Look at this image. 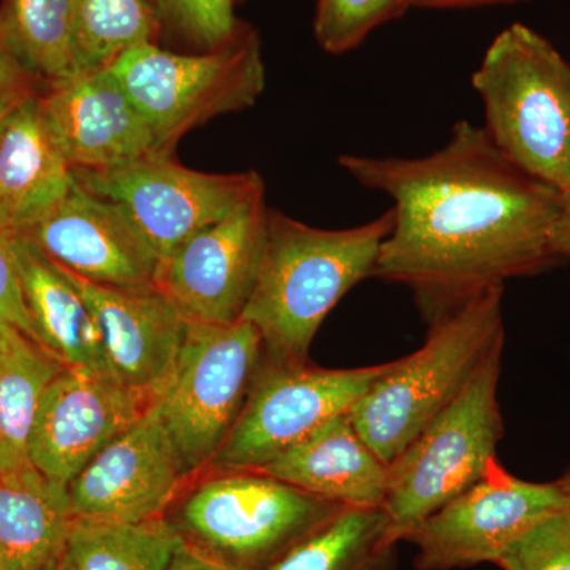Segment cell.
<instances>
[{
  "mask_svg": "<svg viewBox=\"0 0 570 570\" xmlns=\"http://www.w3.org/2000/svg\"><path fill=\"white\" fill-rule=\"evenodd\" d=\"M340 165L392 198L373 277L411 288L430 324L558 262L551 228L561 193L505 159L483 127L456 122L444 148L419 159L344 154Z\"/></svg>",
  "mask_w": 570,
  "mask_h": 570,
  "instance_id": "1",
  "label": "cell"
},
{
  "mask_svg": "<svg viewBox=\"0 0 570 570\" xmlns=\"http://www.w3.org/2000/svg\"><path fill=\"white\" fill-rule=\"evenodd\" d=\"M392 227V209L344 230L311 227L269 209L264 261L243 314L261 333L265 356L306 362L333 307L360 281L373 277Z\"/></svg>",
  "mask_w": 570,
  "mask_h": 570,
  "instance_id": "2",
  "label": "cell"
},
{
  "mask_svg": "<svg viewBox=\"0 0 570 570\" xmlns=\"http://www.w3.org/2000/svg\"><path fill=\"white\" fill-rule=\"evenodd\" d=\"M504 287L431 322L425 344L401 356L351 409L360 436L390 464L460 395L487 355L504 343Z\"/></svg>",
  "mask_w": 570,
  "mask_h": 570,
  "instance_id": "3",
  "label": "cell"
},
{
  "mask_svg": "<svg viewBox=\"0 0 570 570\" xmlns=\"http://www.w3.org/2000/svg\"><path fill=\"white\" fill-rule=\"evenodd\" d=\"M487 135L523 174L570 186V62L528 26L504 29L472 75Z\"/></svg>",
  "mask_w": 570,
  "mask_h": 570,
  "instance_id": "4",
  "label": "cell"
},
{
  "mask_svg": "<svg viewBox=\"0 0 570 570\" xmlns=\"http://www.w3.org/2000/svg\"><path fill=\"white\" fill-rule=\"evenodd\" d=\"M343 505L255 469H217L165 520L183 546L228 570H269Z\"/></svg>",
  "mask_w": 570,
  "mask_h": 570,
  "instance_id": "5",
  "label": "cell"
},
{
  "mask_svg": "<svg viewBox=\"0 0 570 570\" xmlns=\"http://www.w3.org/2000/svg\"><path fill=\"white\" fill-rule=\"evenodd\" d=\"M504 343L487 355L460 395L389 464L390 534L406 540L426 517L459 497L497 459L504 436L498 401Z\"/></svg>",
  "mask_w": 570,
  "mask_h": 570,
  "instance_id": "6",
  "label": "cell"
},
{
  "mask_svg": "<svg viewBox=\"0 0 570 570\" xmlns=\"http://www.w3.org/2000/svg\"><path fill=\"white\" fill-rule=\"evenodd\" d=\"M164 154L216 116L254 107L265 91L262 43L249 24L219 50L171 51L138 45L110 67Z\"/></svg>",
  "mask_w": 570,
  "mask_h": 570,
  "instance_id": "7",
  "label": "cell"
},
{
  "mask_svg": "<svg viewBox=\"0 0 570 570\" xmlns=\"http://www.w3.org/2000/svg\"><path fill=\"white\" fill-rule=\"evenodd\" d=\"M264 341L250 322H187L174 370L154 397L187 479L212 466L242 414Z\"/></svg>",
  "mask_w": 570,
  "mask_h": 570,
  "instance_id": "8",
  "label": "cell"
},
{
  "mask_svg": "<svg viewBox=\"0 0 570 570\" xmlns=\"http://www.w3.org/2000/svg\"><path fill=\"white\" fill-rule=\"evenodd\" d=\"M390 363L328 370L264 354L245 407L209 468L266 466L324 423L351 412Z\"/></svg>",
  "mask_w": 570,
  "mask_h": 570,
  "instance_id": "9",
  "label": "cell"
},
{
  "mask_svg": "<svg viewBox=\"0 0 570 570\" xmlns=\"http://www.w3.org/2000/svg\"><path fill=\"white\" fill-rule=\"evenodd\" d=\"M89 193L121 206L142 238L165 258L265 186L257 171L205 174L171 156H154L108 171L75 170Z\"/></svg>",
  "mask_w": 570,
  "mask_h": 570,
  "instance_id": "10",
  "label": "cell"
},
{
  "mask_svg": "<svg viewBox=\"0 0 570 570\" xmlns=\"http://www.w3.org/2000/svg\"><path fill=\"white\" fill-rule=\"evenodd\" d=\"M564 508L569 501L557 480L528 482L494 459L474 485L426 517L406 540L417 550V570L497 564L524 532Z\"/></svg>",
  "mask_w": 570,
  "mask_h": 570,
  "instance_id": "11",
  "label": "cell"
},
{
  "mask_svg": "<svg viewBox=\"0 0 570 570\" xmlns=\"http://www.w3.org/2000/svg\"><path fill=\"white\" fill-rule=\"evenodd\" d=\"M268 220L262 186L165 258L157 287L187 322L232 325L242 321L264 261Z\"/></svg>",
  "mask_w": 570,
  "mask_h": 570,
  "instance_id": "12",
  "label": "cell"
},
{
  "mask_svg": "<svg viewBox=\"0 0 570 570\" xmlns=\"http://www.w3.org/2000/svg\"><path fill=\"white\" fill-rule=\"evenodd\" d=\"M157 404L69 483L75 519L140 523L164 519L187 482Z\"/></svg>",
  "mask_w": 570,
  "mask_h": 570,
  "instance_id": "13",
  "label": "cell"
},
{
  "mask_svg": "<svg viewBox=\"0 0 570 570\" xmlns=\"http://www.w3.org/2000/svg\"><path fill=\"white\" fill-rule=\"evenodd\" d=\"M151 403V397L111 374L66 366L41 396L29 461L48 478L69 485Z\"/></svg>",
  "mask_w": 570,
  "mask_h": 570,
  "instance_id": "14",
  "label": "cell"
},
{
  "mask_svg": "<svg viewBox=\"0 0 570 570\" xmlns=\"http://www.w3.org/2000/svg\"><path fill=\"white\" fill-rule=\"evenodd\" d=\"M26 236L55 264L96 284L157 285L160 258L121 206L86 190L70 193Z\"/></svg>",
  "mask_w": 570,
  "mask_h": 570,
  "instance_id": "15",
  "label": "cell"
},
{
  "mask_svg": "<svg viewBox=\"0 0 570 570\" xmlns=\"http://www.w3.org/2000/svg\"><path fill=\"white\" fill-rule=\"evenodd\" d=\"M40 102L73 170L108 171L164 154L110 69L73 75L40 91Z\"/></svg>",
  "mask_w": 570,
  "mask_h": 570,
  "instance_id": "16",
  "label": "cell"
},
{
  "mask_svg": "<svg viewBox=\"0 0 570 570\" xmlns=\"http://www.w3.org/2000/svg\"><path fill=\"white\" fill-rule=\"evenodd\" d=\"M58 266L91 307L102 332L111 376L154 400L181 348L187 326L181 311L157 285L96 284Z\"/></svg>",
  "mask_w": 570,
  "mask_h": 570,
  "instance_id": "17",
  "label": "cell"
},
{
  "mask_svg": "<svg viewBox=\"0 0 570 570\" xmlns=\"http://www.w3.org/2000/svg\"><path fill=\"white\" fill-rule=\"evenodd\" d=\"M73 184V167L45 115L40 91L29 94L0 138V224L10 234H26Z\"/></svg>",
  "mask_w": 570,
  "mask_h": 570,
  "instance_id": "18",
  "label": "cell"
},
{
  "mask_svg": "<svg viewBox=\"0 0 570 570\" xmlns=\"http://www.w3.org/2000/svg\"><path fill=\"white\" fill-rule=\"evenodd\" d=\"M255 471L343 508H382L387 497L389 464L360 436L348 412Z\"/></svg>",
  "mask_w": 570,
  "mask_h": 570,
  "instance_id": "19",
  "label": "cell"
},
{
  "mask_svg": "<svg viewBox=\"0 0 570 570\" xmlns=\"http://www.w3.org/2000/svg\"><path fill=\"white\" fill-rule=\"evenodd\" d=\"M11 246L37 343L63 366L111 374L99 324L66 273L26 236Z\"/></svg>",
  "mask_w": 570,
  "mask_h": 570,
  "instance_id": "20",
  "label": "cell"
},
{
  "mask_svg": "<svg viewBox=\"0 0 570 570\" xmlns=\"http://www.w3.org/2000/svg\"><path fill=\"white\" fill-rule=\"evenodd\" d=\"M73 520L69 485L32 463L0 471V570H41L61 560Z\"/></svg>",
  "mask_w": 570,
  "mask_h": 570,
  "instance_id": "21",
  "label": "cell"
},
{
  "mask_svg": "<svg viewBox=\"0 0 570 570\" xmlns=\"http://www.w3.org/2000/svg\"><path fill=\"white\" fill-rule=\"evenodd\" d=\"M17 326L0 322V471L24 466L41 396L63 370Z\"/></svg>",
  "mask_w": 570,
  "mask_h": 570,
  "instance_id": "22",
  "label": "cell"
},
{
  "mask_svg": "<svg viewBox=\"0 0 570 570\" xmlns=\"http://www.w3.org/2000/svg\"><path fill=\"white\" fill-rule=\"evenodd\" d=\"M384 508H344L269 570H396Z\"/></svg>",
  "mask_w": 570,
  "mask_h": 570,
  "instance_id": "23",
  "label": "cell"
},
{
  "mask_svg": "<svg viewBox=\"0 0 570 570\" xmlns=\"http://www.w3.org/2000/svg\"><path fill=\"white\" fill-rule=\"evenodd\" d=\"M179 540L168 521L75 519L59 570H168Z\"/></svg>",
  "mask_w": 570,
  "mask_h": 570,
  "instance_id": "24",
  "label": "cell"
},
{
  "mask_svg": "<svg viewBox=\"0 0 570 570\" xmlns=\"http://www.w3.org/2000/svg\"><path fill=\"white\" fill-rule=\"evenodd\" d=\"M73 0H0V39L43 88L71 77Z\"/></svg>",
  "mask_w": 570,
  "mask_h": 570,
  "instance_id": "25",
  "label": "cell"
},
{
  "mask_svg": "<svg viewBox=\"0 0 570 570\" xmlns=\"http://www.w3.org/2000/svg\"><path fill=\"white\" fill-rule=\"evenodd\" d=\"M160 40L153 0H73L71 77L110 69L124 52Z\"/></svg>",
  "mask_w": 570,
  "mask_h": 570,
  "instance_id": "26",
  "label": "cell"
},
{
  "mask_svg": "<svg viewBox=\"0 0 570 570\" xmlns=\"http://www.w3.org/2000/svg\"><path fill=\"white\" fill-rule=\"evenodd\" d=\"M163 39L189 52L219 50L246 22L236 18V0H153Z\"/></svg>",
  "mask_w": 570,
  "mask_h": 570,
  "instance_id": "27",
  "label": "cell"
},
{
  "mask_svg": "<svg viewBox=\"0 0 570 570\" xmlns=\"http://www.w3.org/2000/svg\"><path fill=\"white\" fill-rule=\"evenodd\" d=\"M407 7L409 0H317L314 36L330 55H343Z\"/></svg>",
  "mask_w": 570,
  "mask_h": 570,
  "instance_id": "28",
  "label": "cell"
},
{
  "mask_svg": "<svg viewBox=\"0 0 570 570\" xmlns=\"http://www.w3.org/2000/svg\"><path fill=\"white\" fill-rule=\"evenodd\" d=\"M502 570H570V505L543 517L497 562Z\"/></svg>",
  "mask_w": 570,
  "mask_h": 570,
  "instance_id": "29",
  "label": "cell"
},
{
  "mask_svg": "<svg viewBox=\"0 0 570 570\" xmlns=\"http://www.w3.org/2000/svg\"><path fill=\"white\" fill-rule=\"evenodd\" d=\"M11 235L13 234L0 224V322L17 326L22 333L37 341L24 296H22Z\"/></svg>",
  "mask_w": 570,
  "mask_h": 570,
  "instance_id": "30",
  "label": "cell"
},
{
  "mask_svg": "<svg viewBox=\"0 0 570 570\" xmlns=\"http://www.w3.org/2000/svg\"><path fill=\"white\" fill-rule=\"evenodd\" d=\"M43 86L22 69L17 59L11 56L3 40L0 39V97L20 99L29 94L39 92Z\"/></svg>",
  "mask_w": 570,
  "mask_h": 570,
  "instance_id": "31",
  "label": "cell"
},
{
  "mask_svg": "<svg viewBox=\"0 0 570 570\" xmlns=\"http://www.w3.org/2000/svg\"><path fill=\"white\" fill-rule=\"evenodd\" d=\"M551 250L558 262L562 258L570 261V186L561 193L560 209L551 228Z\"/></svg>",
  "mask_w": 570,
  "mask_h": 570,
  "instance_id": "32",
  "label": "cell"
},
{
  "mask_svg": "<svg viewBox=\"0 0 570 570\" xmlns=\"http://www.w3.org/2000/svg\"><path fill=\"white\" fill-rule=\"evenodd\" d=\"M168 570H228L223 566L216 564V562L206 560L195 551L187 549L186 546L179 543L178 550H176L174 560L170 562Z\"/></svg>",
  "mask_w": 570,
  "mask_h": 570,
  "instance_id": "33",
  "label": "cell"
},
{
  "mask_svg": "<svg viewBox=\"0 0 570 570\" xmlns=\"http://www.w3.org/2000/svg\"><path fill=\"white\" fill-rule=\"evenodd\" d=\"M499 2H515V0H409V6L419 7V9H452V7H475Z\"/></svg>",
  "mask_w": 570,
  "mask_h": 570,
  "instance_id": "34",
  "label": "cell"
},
{
  "mask_svg": "<svg viewBox=\"0 0 570 570\" xmlns=\"http://www.w3.org/2000/svg\"><path fill=\"white\" fill-rule=\"evenodd\" d=\"M22 99H24V97H20V99H13V97H0V138H2L3 130H6L10 116L13 115L14 108L18 107V104H20Z\"/></svg>",
  "mask_w": 570,
  "mask_h": 570,
  "instance_id": "35",
  "label": "cell"
},
{
  "mask_svg": "<svg viewBox=\"0 0 570 570\" xmlns=\"http://www.w3.org/2000/svg\"><path fill=\"white\" fill-rule=\"evenodd\" d=\"M557 482L558 485L561 487L562 493H564L566 498H568L570 505V466L568 468V471H566L564 474H562L561 478L557 480Z\"/></svg>",
  "mask_w": 570,
  "mask_h": 570,
  "instance_id": "36",
  "label": "cell"
},
{
  "mask_svg": "<svg viewBox=\"0 0 570 570\" xmlns=\"http://www.w3.org/2000/svg\"><path fill=\"white\" fill-rule=\"evenodd\" d=\"M59 561H61V560H59ZM59 561L51 562L50 566H47V568L41 569V570H59Z\"/></svg>",
  "mask_w": 570,
  "mask_h": 570,
  "instance_id": "37",
  "label": "cell"
},
{
  "mask_svg": "<svg viewBox=\"0 0 570 570\" xmlns=\"http://www.w3.org/2000/svg\"><path fill=\"white\" fill-rule=\"evenodd\" d=\"M243 2V0H236V3Z\"/></svg>",
  "mask_w": 570,
  "mask_h": 570,
  "instance_id": "38",
  "label": "cell"
}]
</instances>
